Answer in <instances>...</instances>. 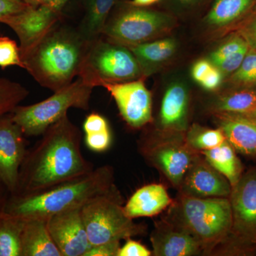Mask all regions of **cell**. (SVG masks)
Here are the masks:
<instances>
[{"label": "cell", "instance_id": "6da1fadb", "mask_svg": "<svg viewBox=\"0 0 256 256\" xmlns=\"http://www.w3.org/2000/svg\"><path fill=\"white\" fill-rule=\"evenodd\" d=\"M41 139L28 148L18 174V190L13 195L43 191L88 174L94 164L82 150V132L68 114L50 126Z\"/></svg>", "mask_w": 256, "mask_h": 256}, {"label": "cell", "instance_id": "7a4b0ae2", "mask_svg": "<svg viewBox=\"0 0 256 256\" xmlns=\"http://www.w3.org/2000/svg\"><path fill=\"white\" fill-rule=\"evenodd\" d=\"M60 21L21 54L24 69L42 87L54 92L69 85L78 75L89 44L78 28Z\"/></svg>", "mask_w": 256, "mask_h": 256}, {"label": "cell", "instance_id": "3957f363", "mask_svg": "<svg viewBox=\"0 0 256 256\" xmlns=\"http://www.w3.org/2000/svg\"><path fill=\"white\" fill-rule=\"evenodd\" d=\"M114 185V168L104 165L88 174L25 195H10L4 212L23 220H47L66 210L82 208L92 198Z\"/></svg>", "mask_w": 256, "mask_h": 256}, {"label": "cell", "instance_id": "277c9868", "mask_svg": "<svg viewBox=\"0 0 256 256\" xmlns=\"http://www.w3.org/2000/svg\"><path fill=\"white\" fill-rule=\"evenodd\" d=\"M196 239L204 254H212L228 238L232 228L229 198H195L180 194L168 216Z\"/></svg>", "mask_w": 256, "mask_h": 256}, {"label": "cell", "instance_id": "5b68a950", "mask_svg": "<svg viewBox=\"0 0 256 256\" xmlns=\"http://www.w3.org/2000/svg\"><path fill=\"white\" fill-rule=\"evenodd\" d=\"M78 76L92 88L143 77L140 66L132 52L102 34L89 42Z\"/></svg>", "mask_w": 256, "mask_h": 256}, {"label": "cell", "instance_id": "8992f818", "mask_svg": "<svg viewBox=\"0 0 256 256\" xmlns=\"http://www.w3.org/2000/svg\"><path fill=\"white\" fill-rule=\"evenodd\" d=\"M122 198L116 184L87 202L82 214L90 245L120 242L141 235L143 226L124 212Z\"/></svg>", "mask_w": 256, "mask_h": 256}, {"label": "cell", "instance_id": "52a82bcc", "mask_svg": "<svg viewBox=\"0 0 256 256\" xmlns=\"http://www.w3.org/2000/svg\"><path fill=\"white\" fill-rule=\"evenodd\" d=\"M94 88L78 78L44 100L30 106L18 105L10 114L26 137L42 136L68 114V109L88 110Z\"/></svg>", "mask_w": 256, "mask_h": 256}, {"label": "cell", "instance_id": "ba28073f", "mask_svg": "<svg viewBox=\"0 0 256 256\" xmlns=\"http://www.w3.org/2000/svg\"><path fill=\"white\" fill-rule=\"evenodd\" d=\"M118 8L108 18L102 35L124 46L152 41L174 28V18L166 13L134 6L129 1Z\"/></svg>", "mask_w": 256, "mask_h": 256}, {"label": "cell", "instance_id": "9c48e42d", "mask_svg": "<svg viewBox=\"0 0 256 256\" xmlns=\"http://www.w3.org/2000/svg\"><path fill=\"white\" fill-rule=\"evenodd\" d=\"M139 150L148 162L164 174L176 188L198 152L194 150L186 142L185 132L160 133L146 136L139 143Z\"/></svg>", "mask_w": 256, "mask_h": 256}, {"label": "cell", "instance_id": "30bf717a", "mask_svg": "<svg viewBox=\"0 0 256 256\" xmlns=\"http://www.w3.org/2000/svg\"><path fill=\"white\" fill-rule=\"evenodd\" d=\"M228 198L232 228L222 246L240 252H252L256 250V168L242 174L232 186Z\"/></svg>", "mask_w": 256, "mask_h": 256}, {"label": "cell", "instance_id": "8fae6325", "mask_svg": "<svg viewBox=\"0 0 256 256\" xmlns=\"http://www.w3.org/2000/svg\"><path fill=\"white\" fill-rule=\"evenodd\" d=\"M26 137L10 112L0 116V182L10 195L18 190L20 168L28 149Z\"/></svg>", "mask_w": 256, "mask_h": 256}, {"label": "cell", "instance_id": "7c38bea8", "mask_svg": "<svg viewBox=\"0 0 256 256\" xmlns=\"http://www.w3.org/2000/svg\"><path fill=\"white\" fill-rule=\"evenodd\" d=\"M116 101L121 117L134 129L144 127L152 120V96L142 77L131 82L102 86Z\"/></svg>", "mask_w": 256, "mask_h": 256}, {"label": "cell", "instance_id": "4fadbf2b", "mask_svg": "<svg viewBox=\"0 0 256 256\" xmlns=\"http://www.w3.org/2000/svg\"><path fill=\"white\" fill-rule=\"evenodd\" d=\"M62 12L45 6H30L26 10L3 18L0 23L10 26L20 42V54L25 53L43 38L60 21Z\"/></svg>", "mask_w": 256, "mask_h": 256}, {"label": "cell", "instance_id": "5bb4252c", "mask_svg": "<svg viewBox=\"0 0 256 256\" xmlns=\"http://www.w3.org/2000/svg\"><path fill=\"white\" fill-rule=\"evenodd\" d=\"M48 232L62 256H85L90 246L82 214L76 208L46 220Z\"/></svg>", "mask_w": 256, "mask_h": 256}, {"label": "cell", "instance_id": "9a60e30c", "mask_svg": "<svg viewBox=\"0 0 256 256\" xmlns=\"http://www.w3.org/2000/svg\"><path fill=\"white\" fill-rule=\"evenodd\" d=\"M232 186L201 153L197 154L178 188L180 194L195 198H228Z\"/></svg>", "mask_w": 256, "mask_h": 256}, {"label": "cell", "instance_id": "2e32d148", "mask_svg": "<svg viewBox=\"0 0 256 256\" xmlns=\"http://www.w3.org/2000/svg\"><path fill=\"white\" fill-rule=\"evenodd\" d=\"M150 240L152 254L156 256H192L204 254L196 239L168 217L156 222Z\"/></svg>", "mask_w": 256, "mask_h": 256}, {"label": "cell", "instance_id": "e0dca14e", "mask_svg": "<svg viewBox=\"0 0 256 256\" xmlns=\"http://www.w3.org/2000/svg\"><path fill=\"white\" fill-rule=\"evenodd\" d=\"M215 122L236 151L256 156V120L246 114L213 112Z\"/></svg>", "mask_w": 256, "mask_h": 256}, {"label": "cell", "instance_id": "ac0fdd59", "mask_svg": "<svg viewBox=\"0 0 256 256\" xmlns=\"http://www.w3.org/2000/svg\"><path fill=\"white\" fill-rule=\"evenodd\" d=\"M190 92L182 82H174L165 90L160 111V131L186 132L188 129Z\"/></svg>", "mask_w": 256, "mask_h": 256}, {"label": "cell", "instance_id": "d6986e66", "mask_svg": "<svg viewBox=\"0 0 256 256\" xmlns=\"http://www.w3.org/2000/svg\"><path fill=\"white\" fill-rule=\"evenodd\" d=\"M162 184H150L138 188L124 206L130 218L151 217L159 214L172 203Z\"/></svg>", "mask_w": 256, "mask_h": 256}, {"label": "cell", "instance_id": "ffe728a7", "mask_svg": "<svg viewBox=\"0 0 256 256\" xmlns=\"http://www.w3.org/2000/svg\"><path fill=\"white\" fill-rule=\"evenodd\" d=\"M21 256H62L47 227L46 220H24Z\"/></svg>", "mask_w": 256, "mask_h": 256}, {"label": "cell", "instance_id": "44dd1931", "mask_svg": "<svg viewBox=\"0 0 256 256\" xmlns=\"http://www.w3.org/2000/svg\"><path fill=\"white\" fill-rule=\"evenodd\" d=\"M126 46L137 58L144 76L174 56L178 50V42L174 38H165Z\"/></svg>", "mask_w": 256, "mask_h": 256}, {"label": "cell", "instance_id": "7402d4cb", "mask_svg": "<svg viewBox=\"0 0 256 256\" xmlns=\"http://www.w3.org/2000/svg\"><path fill=\"white\" fill-rule=\"evenodd\" d=\"M118 0H86V13L78 28L88 42L102 34L106 22Z\"/></svg>", "mask_w": 256, "mask_h": 256}, {"label": "cell", "instance_id": "603a6c76", "mask_svg": "<svg viewBox=\"0 0 256 256\" xmlns=\"http://www.w3.org/2000/svg\"><path fill=\"white\" fill-rule=\"evenodd\" d=\"M233 146L225 140L220 146L200 153L234 186L242 174V164Z\"/></svg>", "mask_w": 256, "mask_h": 256}, {"label": "cell", "instance_id": "cb8c5ba5", "mask_svg": "<svg viewBox=\"0 0 256 256\" xmlns=\"http://www.w3.org/2000/svg\"><path fill=\"white\" fill-rule=\"evenodd\" d=\"M250 50L242 35L230 37L210 54V60L226 74H232L240 66Z\"/></svg>", "mask_w": 256, "mask_h": 256}, {"label": "cell", "instance_id": "d4e9b609", "mask_svg": "<svg viewBox=\"0 0 256 256\" xmlns=\"http://www.w3.org/2000/svg\"><path fill=\"white\" fill-rule=\"evenodd\" d=\"M256 0H214L204 23L210 28H226L242 18Z\"/></svg>", "mask_w": 256, "mask_h": 256}, {"label": "cell", "instance_id": "484cf974", "mask_svg": "<svg viewBox=\"0 0 256 256\" xmlns=\"http://www.w3.org/2000/svg\"><path fill=\"white\" fill-rule=\"evenodd\" d=\"M213 112L248 114L256 108V88H238L222 94L214 102Z\"/></svg>", "mask_w": 256, "mask_h": 256}, {"label": "cell", "instance_id": "4316f807", "mask_svg": "<svg viewBox=\"0 0 256 256\" xmlns=\"http://www.w3.org/2000/svg\"><path fill=\"white\" fill-rule=\"evenodd\" d=\"M24 220L0 212V256H21V236Z\"/></svg>", "mask_w": 256, "mask_h": 256}, {"label": "cell", "instance_id": "83f0119b", "mask_svg": "<svg viewBox=\"0 0 256 256\" xmlns=\"http://www.w3.org/2000/svg\"><path fill=\"white\" fill-rule=\"evenodd\" d=\"M185 139L190 148L198 152L213 149L226 140L220 128L210 129L197 124L186 130Z\"/></svg>", "mask_w": 256, "mask_h": 256}, {"label": "cell", "instance_id": "f1b7e54d", "mask_svg": "<svg viewBox=\"0 0 256 256\" xmlns=\"http://www.w3.org/2000/svg\"><path fill=\"white\" fill-rule=\"evenodd\" d=\"M192 77L195 82L206 90H215L222 85L224 74L210 60H197L192 66Z\"/></svg>", "mask_w": 256, "mask_h": 256}, {"label": "cell", "instance_id": "f546056e", "mask_svg": "<svg viewBox=\"0 0 256 256\" xmlns=\"http://www.w3.org/2000/svg\"><path fill=\"white\" fill-rule=\"evenodd\" d=\"M28 96V89L21 84L0 78V116L11 112Z\"/></svg>", "mask_w": 256, "mask_h": 256}, {"label": "cell", "instance_id": "4dcf8cb0", "mask_svg": "<svg viewBox=\"0 0 256 256\" xmlns=\"http://www.w3.org/2000/svg\"><path fill=\"white\" fill-rule=\"evenodd\" d=\"M230 84L237 88H256V50L250 48L239 68L232 74Z\"/></svg>", "mask_w": 256, "mask_h": 256}, {"label": "cell", "instance_id": "1f68e13d", "mask_svg": "<svg viewBox=\"0 0 256 256\" xmlns=\"http://www.w3.org/2000/svg\"><path fill=\"white\" fill-rule=\"evenodd\" d=\"M13 66L24 68L20 46L9 37H0V67L5 69Z\"/></svg>", "mask_w": 256, "mask_h": 256}, {"label": "cell", "instance_id": "d6a6232c", "mask_svg": "<svg viewBox=\"0 0 256 256\" xmlns=\"http://www.w3.org/2000/svg\"><path fill=\"white\" fill-rule=\"evenodd\" d=\"M86 144L89 150L96 152H102L109 149L112 142L110 130L98 132L88 133L85 136Z\"/></svg>", "mask_w": 256, "mask_h": 256}, {"label": "cell", "instance_id": "836d02e7", "mask_svg": "<svg viewBox=\"0 0 256 256\" xmlns=\"http://www.w3.org/2000/svg\"><path fill=\"white\" fill-rule=\"evenodd\" d=\"M110 129L108 122L105 117L97 112H92L86 118L84 122L85 134L98 132Z\"/></svg>", "mask_w": 256, "mask_h": 256}, {"label": "cell", "instance_id": "e575fe53", "mask_svg": "<svg viewBox=\"0 0 256 256\" xmlns=\"http://www.w3.org/2000/svg\"><path fill=\"white\" fill-rule=\"evenodd\" d=\"M32 6L24 0H0V22ZM33 6V5H32Z\"/></svg>", "mask_w": 256, "mask_h": 256}, {"label": "cell", "instance_id": "d590c367", "mask_svg": "<svg viewBox=\"0 0 256 256\" xmlns=\"http://www.w3.org/2000/svg\"><path fill=\"white\" fill-rule=\"evenodd\" d=\"M120 247V242L90 245L85 256H118Z\"/></svg>", "mask_w": 256, "mask_h": 256}, {"label": "cell", "instance_id": "8d00e7d4", "mask_svg": "<svg viewBox=\"0 0 256 256\" xmlns=\"http://www.w3.org/2000/svg\"><path fill=\"white\" fill-rule=\"evenodd\" d=\"M152 252L140 242L128 238L124 246L120 248L118 256H150Z\"/></svg>", "mask_w": 256, "mask_h": 256}, {"label": "cell", "instance_id": "74e56055", "mask_svg": "<svg viewBox=\"0 0 256 256\" xmlns=\"http://www.w3.org/2000/svg\"><path fill=\"white\" fill-rule=\"evenodd\" d=\"M173 9L178 11H188L205 4L208 0H166Z\"/></svg>", "mask_w": 256, "mask_h": 256}, {"label": "cell", "instance_id": "f35d334b", "mask_svg": "<svg viewBox=\"0 0 256 256\" xmlns=\"http://www.w3.org/2000/svg\"><path fill=\"white\" fill-rule=\"evenodd\" d=\"M240 35L248 44L249 46L256 50V15L240 32Z\"/></svg>", "mask_w": 256, "mask_h": 256}, {"label": "cell", "instance_id": "ab89813d", "mask_svg": "<svg viewBox=\"0 0 256 256\" xmlns=\"http://www.w3.org/2000/svg\"><path fill=\"white\" fill-rule=\"evenodd\" d=\"M34 4L38 5H45L56 11L62 12L65 5L68 2V0H32Z\"/></svg>", "mask_w": 256, "mask_h": 256}, {"label": "cell", "instance_id": "60d3db41", "mask_svg": "<svg viewBox=\"0 0 256 256\" xmlns=\"http://www.w3.org/2000/svg\"><path fill=\"white\" fill-rule=\"evenodd\" d=\"M10 196L9 192L2 183L0 182V212L4 210L5 204Z\"/></svg>", "mask_w": 256, "mask_h": 256}, {"label": "cell", "instance_id": "b9f144b4", "mask_svg": "<svg viewBox=\"0 0 256 256\" xmlns=\"http://www.w3.org/2000/svg\"><path fill=\"white\" fill-rule=\"evenodd\" d=\"M161 0H132L129 1L130 4L136 6H140V8H146V6H150L156 3L159 2Z\"/></svg>", "mask_w": 256, "mask_h": 256}, {"label": "cell", "instance_id": "7bdbcfd3", "mask_svg": "<svg viewBox=\"0 0 256 256\" xmlns=\"http://www.w3.org/2000/svg\"><path fill=\"white\" fill-rule=\"evenodd\" d=\"M248 116H250V117L254 118L256 120V108L254 109V110L252 111V112H249V114H246Z\"/></svg>", "mask_w": 256, "mask_h": 256}, {"label": "cell", "instance_id": "ee69618b", "mask_svg": "<svg viewBox=\"0 0 256 256\" xmlns=\"http://www.w3.org/2000/svg\"><path fill=\"white\" fill-rule=\"evenodd\" d=\"M24 1L26 2L28 4L33 5V6H36L34 4L33 1L32 0H24Z\"/></svg>", "mask_w": 256, "mask_h": 256}, {"label": "cell", "instance_id": "f6af8a7d", "mask_svg": "<svg viewBox=\"0 0 256 256\" xmlns=\"http://www.w3.org/2000/svg\"><path fill=\"white\" fill-rule=\"evenodd\" d=\"M78 1H84V2H86V0H78Z\"/></svg>", "mask_w": 256, "mask_h": 256}]
</instances>
